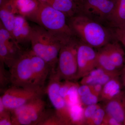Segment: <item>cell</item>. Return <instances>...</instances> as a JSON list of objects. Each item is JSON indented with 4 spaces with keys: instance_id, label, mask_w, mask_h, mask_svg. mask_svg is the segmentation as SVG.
I'll list each match as a JSON object with an SVG mask.
<instances>
[{
    "instance_id": "obj_28",
    "label": "cell",
    "mask_w": 125,
    "mask_h": 125,
    "mask_svg": "<svg viewBox=\"0 0 125 125\" xmlns=\"http://www.w3.org/2000/svg\"><path fill=\"white\" fill-rule=\"evenodd\" d=\"M106 113L105 109L101 107L99 108L87 125H102Z\"/></svg>"
},
{
    "instance_id": "obj_37",
    "label": "cell",
    "mask_w": 125,
    "mask_h": 125,
    "mask_svg": "<svg viewBox=\"0 0 125 125\" xmlns=\"http://www.w3.org/2000/svg\"><path fill=\"white\" fill-rule=\"evenodd\" d=\"M9 0H0V7L4 5Z\"/></svg>"
},
{
    "instance_id": "obj_12",
    "label": "cell",
    "mask_w": 125,
    "mask_h": 125,
    "mask_svg": "<svg viewBox=\"0 0 125 125\" xmlns=\"http://www.w3.org/2000/svg\"><path fill=\"white\" fill-rule=\"evenodd\" d=\"M30 57L33 75V86L44 89L46 81L49 78L51 67L45 61L30 50Z\"/></svg>"
},
{
    "instance_id": "obj_32",
    "label": "cell",
    "mask_w": 125,
    "mask_h": 125,
    "mask_svg": "<svg viewBox=\"0 0 125 125\" xmlns=\"http://www.w3.org/2000/svg\"><path fill=\"white\" fill-rule=\"evenodd\" d=\"M72 81L65 80L61 83L60 89V94L64 100L67 97V94L70 87L72 84Z\"/></svg>"
},
{
    "instance_id": "obj_10",
    "label": "cell",
    "mask_w": 125,
    "mask_h": 125,
    "mask_svg": "<svg viewBox=\"0 0 125 125\" xmlns=\"http://www.w3.org/2000/svg\"><path fill=\"white\" fill-rule=\"evenodd\" d=\"M23 51L10 33L0 22V61L9 69Z\"/></svg>"
},
{
    "instance_id": "obj_14",
    "label": "cell",
    "mask_w": 125,
    "mask_h": 125,
    "mask_svg": "<svg viewBox=\"0 0 125 125\" xmlns=\"http://www.w3.org/2000/svg\"><path fill=\"white\" fill-rule=\"evenodd\" d=\"M32 27L30 25L27 19L22 16L16 15L12 35L16 42L21 45L31 43Z\"/></svg>"
},
{
    "instance_id": "obj_8",
    "label": "cell",
    "mask_w": 125,
    "mask_h": 125,
    "mask_svg": "<svg viewBox=\"0 0 125 125\" xmlns=\"http://www.w3.org/2000/svg\"><path fill=\"white\" fill-rule=\"evenodd\" d=\"M44 89L24 88L11 85L0 97L5 106L11 111L23 106L27 103L42 97Z\"/></svg>"
},
{
    "instance_id": "obj_17",
    "label": "cell",
    "mask_w": 125,
    "mask_h": 125,
    "mask_svg": "<svg viewBox=\"0 0 125 125\" xmlns=\"http://www.w3.org/2000/svg\"><path fill=\"white\" fill-rule=\"evenodd\" d=\"M41 3L61 11L67 19L78 14V5L70 0H39Z\"/></svg>"
},
{
    "instance_id": "obj_25",
    "label": "cell",
    "mask_w": 125,
    "mask_h": 125,
    "mask_svg": "<svg viewBox=\"0 0 125 125\" xmlns=\"http://www.w3.org/2000/svg\"><path fill=\"white\" fill-rule=\"evenodd\" d=\"M79 85L78 83L73 82L69 90L67 97L65 100L69 107L73 105L81 104L78 93V89Z\"/></svg>"
},
{
    "instance_id": "obj_26",
    "label": "cell",
    "mask_w": 125,
    "mask_h": 125,
    "mask_svg": "<svg viewBox=\"0 0 125 125\" xmlns=\"http://www.w3.org/2000/svg\"><path fill=\"white\" fill-rule=\"evenodd\" d=\"M11 84L10 74V71L5 68L4 63L0 61V91L4 90L9 84Z\"/></svg>"
},
{
    "instance_id": "obj_34",
    "label": "cell",
    "mask_w": 125,
    "mask_h": 125,
    "mask_svg": "<svg viewBox=\"0 0 125 125\" xmlns=\"http://www.w3.org/2000/svg\"><path fill=\"white\" fill-rule=\"evenodd\" d=\"M120 123L115 119L106 114L102 125H121Z\"/></svg>"
},
{
    "instance_id": "obj_23",
    "label": "cell",
    "mask_w": 125,
    "mask_h": 125,
    "mask_svg": "<svg viewBox=\"0 0 125 125\" xmlns=\"http://www.w3.org/2000/svg\"><path fill=\"white\" fill-rule=\"evenodd\" d=\"M84 108L81 104L70 107V116L71 125H85L84 117Z\"/></svg>"
},
{
    "instance_id": "obj_19",
    "label": "cell",
    "mask_w": 125,
    "mask_h": 125,
    "mask_svg": "<svg viewBox=\"0 0 125 125\" xmlns=\"http://www.w3.org/2000/svg\"><path fill=\"white\" fill-rule=\"evenodd\" d=\"M122 92L121 84L119 76H117L103 85L99 100L107 102L116 97Z\"/></svg>"
},
{
    "instance_id": "obj_2",
    "label": "cell",
    "mask_w": 125,
    "mask_h": 125,
    "mask_svg": "<svg viewBox=\"0 0 125 125\" xmlns=\"http://www.w3.org/2000/svg\"><path fill=\"white\" fill-rule=\"evenodd\" d=\"M67 40H61L40 25H36L32 27L31 50L49 65L51 72H56L59 52L62 43Z\"/></svg>"
},
{
    "instance_id": "obj_27",
    "label": "cell",
    "mask_w": 125,
    "mask_h": 125,
    "mask_svg": "<svg viewBox=\"0 0 125 125\" xmlns=\"http://www.w3.org/2000/svg\"><path fill=\"white\" fill-rule=\"evenodd\" d=\"M81 103L85 107L97 104L99 100V97L92 93L80 97Z\"/></svg>"
},
{
    "instance_id": "obj_24",
    "label": "cell",
    "mask_w": 125,
    "mask_h": 125,
    "mask_svg": "<svg viewBox=\"0 0 125 125\" xmlns=\"http://www.w3.org/2000/svg\"><path fill=\"white\" fill-rule=\"evenodd\" d=\"M64 123L54 110L46 109L38 125H64Z\"/></svg>"
},
{
    "instance_id": "obj_9",
    "label": "cell",
    "mask_w": 125,
    "mask_h": 125,
    "mask_svg": "<svg viewBox=\"0 0 125 125\" xmlns=\"http://www.w3.org/2000/svg\"><path fill=\"white\" fill-rule=\"evenodd\" d=\"M48 79V83L45 91L49 101L65 125H71L70 107L60 94L61 80L56 72H51Z\"/></svg>"
},
{
    "instance_id": "obj_1",
    "label": "cell",
    "mask_w": 125,
    "mask_h": 125,
    "mask_svg": "<svg viewBox=\"0 0 125 125\" xmlns=\"http://www.w3.org/2000/svg\"><path fill=\"white\" fill-rule=\"evenodd\" d=\"M67 23L76 38L94 48L104 46L114 38L112 32L104 25L81 14L68 18Z\"/></svg>"
},
{
    "instance_id": "obj_35",
    "label": "cell",
    "mask_w": 125,
    "mask_h": 125,
    "mask_svg": "<svg viewBox=\"0 0 125 125\" xmlns=\"http://www.w3.org/2000/svg\"><path fill=\"white\" fill-rule=\"evenodd\" d=\"M92 93L100 97L102 91L103 85L99 84L92 85Z\"/></svg>"
},
{
    "instance_id": "obj_20",
    "label": "cell",
    "mask_w": 125,
    "mask_h": 125,
    "mask_svg": "<svg viewBox=\"0 0 125 125\" xmlns=\"http://www.w3.org/2000/svg\"><path fill=\"white\" fill-rule=\"evenodd\" d=\"M108 24L114 28L125 26V0H117Z\"/></svg>"
},
{
    "instance_id": "obj_11",
    "label": "cell",
    "mask_w": 125,
    "mask_h": 125,
    "mask_svg": "<svg viewBox=\"0 0 125 125\" xmlns=\"http://www.w3.org/2000/svg\"><path fill=\"white\" fill-rule=\"evenodd\" d=\"M94 48L78 40L77 49L78 72L76 80L83 78L96 68L97 52Z\"/></svg>"
},
{
    "instance_id": "obj_22",
    "label": "cell",
    "mask_w": 125,
    "mask_h": 125,
    "mask_svg": "<svg viewBox=\"0 0 125 125\" xmlns=\"http://www.w3.org/2000/svg\"><path fill=\"white\" fill-rule=\"evenodd\" d=\"M15 16L6 7H0V22L11 35L15 22Z\"/></svg>"
},
{
    "instance_id": "obj_33",
    "label": "cell",
    "mask_w": 125,
    "mask_h": 125,
    "mask_svg": "<svg viewBox=\"0 0 125 125\" xmlns=\"http://www.w3.org/2000/svg\"><path fill=\"white\" fill-rule=\"evenodd\" d=\"M92 93V85L81 84L78 89V93L80 97Z\"/></svg>"
},
{
    "instance_id": "obj_30",
    "label": "cell",
    "mask_w": 125,
    "mask_h": 125,
    "mask_svg": "<svg viewBox=\"0 0 125 125\" xmlns=\"http://www.w3.org/2000/svg\"><path fill=\"white\" fill-rule=\"evenodd\" d=\"M115 29L113 33L114 38L125 47V26Z\"/></svg>"
},
{
    "instance_id": "obj_7",
    "label": "cell",
    "mask_w": 125,
    "mask_h": 125,
    "mask_svg": "<svg viewBox=\"0 0 125 125\" xmlns=\"http://www.w3.org/2000/svg\"><path fill=\"white\" fill-rule=\"evenodd\" d=\"M9 71L11 85L24 88H36L33 86L30 50L24 51L9 68Z\"/></svg>"
},
{
    "instance_id": "obj_31",
    "label": "cell",
    "mask_w": 125,
    "mask_h": 125,
    "mask_svg": "<svg viewBox=\"0 0 125 125\" xmlns=\"http://www.w3.org/2000/svg\"><path fill=\"white\" fill-rule=\"evenodd\" d=\"M0 125H13L10 110L7 109L0 113Z\"/></svg>"
},
{
    "instance_id": "obj_6",
    "label": "cell",
    "mask_w": 125,
    "mask_h": 125,
    "mask_svg": "<svg viewBox=\"0 0 125 125\" xmlns=\"http://www.w3.org/2000/svg\"><path fill=\"white\" fill-rule=\"evenodd\" d=\"M117 0H82L78 13L104 25L108 23Z\"/></svg>"
},
{
    "instance_id": "obj_4",
    "label": "cell",
    "mask_w": 125,
    "mask_h": 125,
    "mask_svg": "<svg viewBox=\"0 0 125 125\" xmlns=\"http://www.w3.org/2000/svg\"><path fill=\"white\" fill-rule=\"evenodd\" d=\"M78 39L75 37L62 43L59 55L56 73L61 80H76L78 72L77 49Z\"/></svg>"
},
{
    "instance_id": "obj_18",
    "label": "cell",
    "mask_w": 125,
    "mask_h": 125,
    "mask_svg": "<svg viewBox=\"0 0 125 125\" xmlns=\"http://www.w3.org/2000/svg\"><path fill=\"white\" fill-rule=\"evenodd\" d=\"M111 61L119 69L123 66L125 62V52L118 41L110 42L104 46Z\"/></svg>"
},
{
    "instance_id": "obj_3",
    "label": "cell",
    "mask_w": 125,
    "mask_h": 125,
    "mask_svg": "<svg viewBox=\"0 0 125 125\" xmlns=\"http://www.w3.org/2000/svg\"><path fill=\"white\" fill-rule=\"evenodd\" d=\"M30 19L61 40H67L74 37L65 15L41 2Z\"/></svg>"
},
{
    "instance_id": "obj_16",
    "label": "cell",
    "mask_w": 125,
    "mask_h": 125,
    "mask_svg": "<svg viewBox=\"0 0 125 125\" xmlns=\"http://www.w3.org/2000/svg\"><path fill=\"white\" fill-rule=\"evenodd\" d=\"M120 74V72H109L96 67L82 78L80 83L90 85L99 84L104 85L112 79L119 76Z\"/></svg>"
},
{
    "instance_id": "obj_5",
    "label": "cell",
    "mask_w": 125,
    "mask_h": 125,
    "mask_svg": "<svg viewBox=\"0 0 125 125\" xmlns=\"http://www.w3.org/2000/svg\"><path fill=\"white\" fill-rule=\"evenodd\" d=\"M46 104L42 97L10 111L13 125H38L46 110Z\"/></svg>"
},
{
    "instance_id": "obj_36",
    "label": "cell",
    "mask_w": 125,
    "mask_h": 125,
    "mask_svg": "<svg viewBox=\"0 0 125 125\" xmlns=\"http://www.w3.org/2000/svg\"><path fill=\"white\" fill-rule=\"evenodd\" d=\"M122 83L125 87V65L123 67L122 72Z\"/></svg>"
},
{
    "instance_id": "obj_15",
    "label": "cell",
    "mask_w": 125,
    "mask_h": 125,
    "mask_svg": "<svg viewBox=\"0 0 125 125\" xmlns=\"http://www.w3.org/2000/svg\"><path fill=\"white\" fill-rule=\"evenodd\" d=\"M106 114L113 117L122 125L125 120V94L122 92L115 98L106 102Z\"/></svg>"
},
{
    "instance_id": "obj_39",
    "label": "cell",
    "mask_w": 125,
    "mask_h": 125,
    "mask_svg": "<svg viewBox=\"0 0 125 125\" xmlns=\"http://www.w3.org/2000/svg\"><path fill=\"white\" fill-rule=\"evenodd\" d=\"M123 124H124V125H125V121H124V123H123Z\"/></svg>"
},
{
    "instance_id": "obj_21",
    "label": "cell",
    "mask_w": 125,
    "mask_h": 125,
    "mask_svg": "<svg viewBox=\"0 0 125 125\" xmlns=\"http://www.w3.org/2000/svg\"><path fill=\"white\" fill-rule=\"evenodd\" d=\"M97 52V66L106 71L113 73L119 72L112 63L104 46L99 48Z\"/></svg>"
},
{
    "instance_id": "obj_29",
    "label": "cell",
    "mask_w": 125,
    "mask_h": 125,
    "mask_svg": "<svg viewBox=\"0 0 125 125\" xmlns=\"http://www.w3.org/2000/svg\"><path fill=\"white\" fill-rule=\"evenodd\" d=\"M101 106L97 104L87 106L84 109V117L85 125H87L92 119L96 111L101 108Z\"/></svg>"
},
{
    "instance_id": "obj_13",
    "label": "cell",
    "mask_w": 125,
    "mask_h": 125,
    "mask_svg": "<svg viewBox=\"0 0 125 125\" xmlns=\"http://www.w3.org/2000/svg\"><path fill=\"white\" fill-rule=\"evenodd\" d=\"M40 3L39 0H9L2 7H6L15 15L30 19L37 11Z\"/></svg>"
},
{
    "instance_id": "obj_38",
    "label": "cell",
    "mask_w": 125,
    "mask_h": 125,
    "mask_svg": "<svg viewBox=\"0 0 125 125\" xmlns=\"http://www.w3.org/2000/svg\"><path fill=\"white\" fill-rule=\"evenodd\" d=\"M71 1H73L76 3L77 5L79 4L82 0H70Z\"/></svg>"
}]
</instances>
